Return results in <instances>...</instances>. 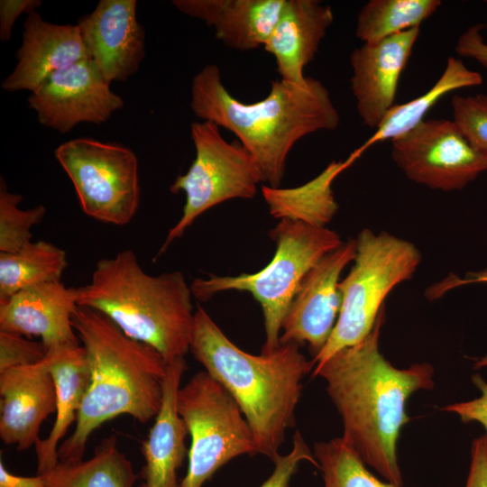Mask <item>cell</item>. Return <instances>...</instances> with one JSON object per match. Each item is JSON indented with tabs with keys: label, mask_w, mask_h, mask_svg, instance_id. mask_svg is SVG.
Returning <instances> with one entry per match:
<instances>
[{
	"label": "cell",
	"mask_w": 487,
	"mask_h": 487,
	"mask_svg": "<svg viewBox=\"0 0 487 487\" xmlns=\"http://www.w3.org/2000/svg\"><path fill=\"white\" fill-rule=\"evenodd\" d=\"M16 58L14 70L1 84L8 92H33L53 73L90 60L78 25L49 23L36 11L23 23Z\"/></svg>",
	"instance_id": "cell-18"
},
{
	"label": "cell",
	"mask_w": 487,
	"mask_h": 487,
	"mask_svg": "<svg viewBox=\"0 0 487 487\" xmlns=\"http://www.w3.org/2000/svg\"><path fill=\"white\" fill-rule=\"evenodd\" d=\"M299 348L287 343L271 353L249 354L197 304L189 352L234 399L253 431L258 454L272 463L286 431L295 426L302 381L315 366Z\"/></svg>",
	"instance_id": "cell-3"
},
{
	"label": "cell",
	"mask_w": 487,
	"mask_h": 487,
	"mask_svg": "<svg viewBox=\"0 0 487 487\" xmlns=\"http://www.w3.org/2000/svg\"><path fill=\"white\" fill-rule=\"evenodd\" d=\"M472 381L480 389L482 395L470 401L450 404L443 409L457 414L464 423H481L485 428L487 437V383L479 374L473 375Z\"/></svg>",
	"instance_id": "cell-33"
},
{
	"label": "cell",
	"mask_w": 487,
	"mask_h": 487,
	"mask_svg": "<svg viewBox=\"0 0 487 487\" xmlns=\"http://www.w3.org/2000/svg\"><path fill=\"white\" fill-rule=\"evenodd\" d=\"M480 282H487V268L478 271L468 272L463 279H460L455 275H453L452 277H447L442 281L430 287L427 292V296L430 299H435L441 297L446 292L453 289L454 288Z\"/></svg>",
	"instance_id": "cell-37"
},
{
	"label": "cell",
	"mask_w": 487,
	"mask_h": 487,
	"mask_svg": "<svg viewBox=\"0 0 487 487\" xmlns=\"http://www.w3.org/2000/svg\"><path fill=\"white\" fill-rule=\"evenodd\" d=\"M78 307L107 317L127 336L169 363L189 352L195 312L179 271L148 274L133 250L99 260L89 283L76 288Z\"/></svg>",
	"instance_id": "cell-5"
},
{
	"label": "cell",
	"mask_w": 487,
	"mask_h": 487,
	"mask_svg": "<svg viewBox=\"0 0 487 487\" xmlns=\"http://www.w3.org/2000/svg\"><path fill=\"white\" fill-rule=\"evenodd\" d=\"M190 135L196 157L188 171L170 187V192L182 191L186 196L182 215L170 229L157 257L204 212L227 200L253 198L264 181L253 154L239 141H225L215 123H192Z\"/></svg>",
	"instance_id": "cell-9"
},
{
	"label": "cell",
	"mask_w": 487,
	"mask_h": 487,
	"mask_svg": "<svg viewBox=\"0 0 487 487\" xmlns=\"http://www.w3.org/2000/svg\"><path fill=\"white\" fill-rule=\"evenodd\" d=\"M41 5V0H1L0 40L8 41L14 22L22 14H30Z\"/></svg>",
	"instance_id": "cell-35"
},
{
	"label": "cell",
	"mask_w": 487,
	"mask_h": 487,
	"mask_svg": "<svg viewBox=\"0 0 487 487\" xmlns=\"http://www.w3.org/2000/svg\"><path fill=\"white\" fill-rule=\"evenodd\" d=\"M47 355L56 386V417L48 436L40 438L34 446L38 474L48 473L59 463L58 446L76 422L90 380L88 359L83 345L48 351Z\"/></svg>",
	"instance_id": "cell-22"
},
{
	"label": "cell",
	"mask_w": 487,
	"mask_h": 487,
	"mask_svg": "<svg viewBox=\"0 0 487 487\" xmlns=\"http://www.w3.org/2000/svg\"><path fill=\"white\" fill-rule=\"evenodd\" d=\"M302 462H308L318 468V463L299 431L293 436L291 450L279 455L273 462L271 475L259 487H289L291 478Z\"/></svg>",
	"instance_id": "cell-32"
},
{
	"label": "cell",
	"mask_w": 487,
	"mask_h": 487,
	"mask_svg": "<svg viewBox=\"0 0 487 487\" xmlns=\"http://www.w3.org/2000/svg\"><path fill=\"white\" fill-rule=\"evenodd\" d=\"M49 358L0 372V438L18 451L35 446L41 427L56 412Z\"/></svg>",
	"instance_id": "cell-16"
},
{
	"label": "cell",
	"mask_w": 487,
	"mask_h": 487,
	"mask_svg": "<svg viewBox=\"0 0 487 487\" xmlns=\"http://www.w3.org/2000/svg\"><path fill=\"white\" fill-rule=\"evenodd\" d=\"M276 243L271 261L254 273L238 276L197 278L191 285L192 295L207 301L225 290L248 291L260 303L265 333L261 353H271L280 345L284 317L306 274L327 253L344 242L326 227L314 226L292 220H280L270 231Z\"/></svg>",
	"instance_id": "cell-6"
},
{
	"label": "cell",
	"mask_w": 487,
	"mask_h": 487,
	"mask_svg": "<svg viewBox=\"0 0 487 487\" xmlns=\"http://www.w3.org/2000/svg\"><path fill=\"white\" fill-rule=\"evenodd\" d=\"M482 84V75L468 69L459 59L449 57L440 78L423 95L401 105H395L380 125L351 155L357 160L367 149L380 142L392 140L415 128L425 119L426 114L445 95L464 87Z\"/></svg>",
	"instance_id": "cell-24"
},
{
	"label": "cell",
	"mask_w": 487,
	"mask_h": 487,
	"mask_svg": "<svg viewBox=\"0 0 487 487\" xmlns=\"http://www.w3.org/2000/svg\"><path fill=\"white\" fill-rule=\"evenodd\" d=\"M74 329L85 347L90 380L72 434L59 446V461L83 459L92 433L105 422L128 415L145 424L159 413L167 362L152 346L136 341L107 317L78 307Z\"/></svg>",
	"instance_id": "cell-4"
},
{
	"label": "cell",
	"mask_w": 487,
	"mask_h": 487,
	"mask_svg": "<svg viewBox=\"0 0 487 487\" xmlns=\"http://www.w3.org/2000/svg\"><path fill=\"white\" fill-rule=\"evenodd\" d=\"M453 121L471 146L487 160V95H455Z\"/></svg>",
	"instance_id": "cell-30"
},
{
	"label": "cell",
	"mask_w": 487,
	"mask_h": 487,
	"mask_svg": "<svg viewBox=\"0 0 487 487\" xmlns=\"http://www.w3.org/2000/svg\"><path fill=\"white\" fill-rule=\"evenodd\" d=\"M68 265L65 251L42 240L15 253H0V302L23 289L61 281Z\"/></svg>",
	"instance_id": "cell-26"
},
{
	"label": "cell",
	"mask_w": 487,
	"mask_h": 487,
	"mask_svg": "<svg viewBox=\"0 0 487 487\" xmlns=\"http://www.w3.org/2000/svg\"><path fill=\"white\" fill-rule=\"evenodd\" d=\"M464 487H487V437L473 441L471 463Z\"/></svg>",
	"instance_id": "cell-36"
},
{
	"label": "cell",
	"mask_w": 487,
	"mask_h": 487,
	"mask_svg": "<svg viewBox=\"0 0 487 487\" xmlns=\"http://www.w3.org/2000/svg\"><path fill=\"white\" fill-rule=\"evenodd\" d=\"M334 21L332 8L317 0H286L264 50L276 61L280 78L302 84L311 62Z\"/></svg>",
	"instance_id": "cell-20"
},
{
	"label": "cell",
	"mask_w": 487,
	"mask_h": 487,
	"mask_svg": "<svg viewBox=\"0 0 487 487\" xmlns=\"http://www.w3.org/2000/svg\"><path fill=\"white\" fill-rule=\"evenodd\" d=\"M484 24L468 27L458 38L455 51L458 55L476 60L487 69V43L481 31Z\"/></svg>",
	"instance_id": "cell-34"
},
{
	"label": "cell",
	"mask_w": 487,
	"mask_h": 487,
	"mask_svg": "<svg viewBox=\"0 0 487 487\" xmlns=\"http://www.w3.org/2000/svg\"><path fill=\"white\" fill-rule=\"evenodd\" d=\"M43 475L46 487H133L137 479L131 461L117 446L114 435L102 439L90 458L59 461Z\"/></svg>",
	"instance_id": "cell-25"
},
{
	"label": "cell",
	"mask_w": 487,
	"mask_h": 487,
	"mask_svg": "<svg viewBox=\"0 0 487 487\" xmlns=\"http://www.w3.org/2000/svg\"><path fill=\"white\" fill-rule=\"evenodd\" d=\"M286 0H173L182 14L203 21L229 48L263 47Z\"/></svg>",
	"instance_id": "cell-21"
},
{
	"label": "cell",
	"mask_w": 487,
	"mask_h": 487,
	"mask_svg": "<svg viewBox=\"0 0 487 487\" xmlns=\"http://www.w3.org/2000/svg\"><path fill=\"white\" fill-rule=\"evenodd\" d=\"M355 242L354 265L339 282L340 313L327 343L312 359L315 366L363 340L372 330L387 296L411 279L422 259L412 243L387 232L364 228Z\"/></svg>",
	"instance_id": "cell-7"
},
{
	"label": "cell",
	"mask_w": 487,
	"mask_h": 487,
	"mask_svg": "<svg viewBox=\"0 0 487 487\" xmlns=\"http://www.w3.org/2000/svg\"><path fill=\"white\" fill-rule=\"evenodd\" d=\"M391 158L410 180L442 191L462 189L487 170V160L447 119L424 120L392 139Z\"/></svg>",
	"instance_id": "cell-11"
},
{
	"label": "cell",
	"mask_w": 487,
	"mask_h": 487,
	"mask_svg": "<svg viewBox=\"0 0 487 487\" xmlns=\"http://www.w3.org/2000/svg\"><path fill=\"white\" fill-rule=\"evenodd\" d=\"M46 355L47 350L41 342L0 331V372L14 367L37 363Z\"/></svg>",
	"instance_id": "cell-31"
},
{
	"label": "cell",
	"mask_w": 487,
	"mask_h": 487,
	"mask_svg": "<svg viewBox=\"0 0 487 487\" xmlns=\"http://www.w3.org/2000/svg\"><path fill=\"white\" fill-rule=\"evenodd\" d=\"M189 106L202 121L233 133L257 161L263 180L280 188L286 161L295 143L318 131L337 128L339 113L328 89L311 77L302 84L271 82L268 95L244 103L225 87L219 68L205 66L191 83Z\"/></svg>",
	"instance_id": "cell-2"
},
{
	"label": "cell",
	"mask_w": 487,
	"mask_h": 487,
	"mask_svg": "<svg viewBox=\"0 0 487 487\" xmlns=\"http://www.w3.org/2000/svg\"><path fill=\"white\" fill-rule=\"evenodd\" d=\"M418 34L419 28L409 29L352 51L351 90L358 115L370 129L375 130L395 106L399 79Z\"/></svg>",
	"instance_id": "cell-15"
},
{
	"label": "cell",
	"mask_w": 487,
	"mask_h": 487,
	"mask_svg": "<svg viewBox=\"0 0 487 487\" xmlns=\"http://www.w3.org/2000/svg\"><path fill=\"white\" fill-rule=\"evenodd\" d=\"M23 197L10 192L0 178V253H15L32 242L31 229L46 215L43 205L22 209Z\"/></svg>",
	"instance_id": "cell-29"
},
{
	"label": "cell",
	"mask_w": 487,
	"mask_h": 487,
	"mask_svg": "<svg viewBox=\"0 0 487 487\" xmlns=\"http://www.w3.org/2000/svg\"><path fill=\"white\" fill-rule=\"evenodd\" d=\"M187 369L185 358L167 363L161 409L148 436L141 443L144 457L139 487H180L178 471L188 456L187 427L177 411L176 400Z\"/></svg>",
	"instance_id": "cell-19"
},
{
	"label": "cell",
	"mask_w": 487,
	"mask_h": 487,
	"mask_svg": "<svg viewBox=\"0 0 487 487\" xmlns=\"http://www.w3.org/2000/svg\"><path fill=\"white\" fill-rule=\"evenodd\" d=\"M78 307L76 288L62 281L36 285L0 302V331L39 336L47 352L78 346L72 323Z\"/></svg>",
	"instance_id": "cell-17"
},
{
	"label": "cell",
	"mask_w": 487,
	"mask_h": 487,
	"mask_svg": "<svg viewBox=\"0 0 487 487\" xmlns=\"http://www.w3.org/2000/svg\"><path fill=\"white\" fill-rule=\"evenodd\" d=\"M176 407L190 436L180 487H202L232 459L258 454L253 431L231 394L206 371L179 389Z\"/></svg>",
	"instance_id": "cell-8"
},
{
	"label": "cell",
	"mask_w": 487,
	"mask_h": 487,
	"mask_svg": "<svg viewBox=\"0 0 487 487\" xmlns=\"http://www.w3.org/2000/svg\"><path fill=\"white\" fill-rule=\"evenodd\" d=\"M355 254V239L348 240L306 274L284 317L280 344H306L313 358L320 353L340 313V275Z\"/></svg>",
	"instance_id": "cell-13"
},
{
	"label": "cell",
	"mask_w": 487,
	"mask_h": 487,
	"mask_svg": "<svg viewBox=\"0 0 487 487\" xmlns=\"http://www.w3.org/2000/svg\"><path fill=\"white\" fill-rule=\"evenodd\" d=\"M40 124L61 133L80 123L100 124L124 106L91 60L53 73L28 97Z\"/></svg>",
	"instance_id": "cell-12"
},
{
	"label": "cell",
	"mask_w": 487,
	"mask_h": 487,
	"mask_svg": "<svg viewBox=\"0 0 487 487\" xmlns=\"http://www.w3.org/2000/svg\"><path fill=\"white\" fill-rule=\"evenodd\" d=\"M135 0H101L77 24L89 59L108 82L125 81L145 56V32Z\"/></svg>",
	"instance_id": "cell-14"
},
{
	"label": "cell",
	"mask_w": 487,
	"mask_h": 487,
	"mask_svg": "<svg viewBox=\"0 0 487 487\" xmlns=\"http://www.w3.org/2000/svg\"><path fill=\"white\" fill-rule=\"evenodd\" d=\"M54 155L87 216L115 225L131 222L141 189L138 160L130 148L84 137L61 143Z\"/></svg>",
	"instance_id": "cell-10"
},
{
	"label": "cell",
	"mask_w": 487,
	"mask_h": 487,
	"mask_svg": "<svg viewBox=\"0 0 487 487\" xmlns=\"http://www.w3.org/2000/svg\"><path fill=\"white\" fill-rule=\"evenodd\" d=\"M0 487H46L43 474L20 476L7 471L3 461L0 462Z\"/></svg>",
	"instance_id": "cell-38"
},
{
	"label": "cell",
	"mask_w": 487,
	"mask_h": 487,
	"mask_svg": "<svg viewBox=\"0 0 487 487\" xmlns=\"http://www.w3.org/2000/svg\"><path fill=\"white\" fill-rule=\"evenodd\" d=\"M313 454L322 473L324 487H398L372 474L342 436L316 443Z\"/></svg>",
	"instance_id": "cell-28"
},
{
	"label": "cell",
	"mask_w": 487,
	"mask_h": 487,
	"mask_svg": "<svg viewBox=\"0 0 487 487\" xmlns=\"http://www.w3.org/2000/svg\"><path fill=\"white\" fill-rule=\"evenodd\" d=\"M354 161H332L316 178L296 188L262 186V194L270 214L280 220H292L326 227L338 209L332 184L335 179Z\"/></svg>",
	"instance_id": "cell-23"
},
{
	"label": "cell",
	"mask_w": 487,
	"mask_h": 487,
	"mask_svg": "<svg viewBox=\"0 0 487 487\" xmlns=\"http://www.w3.org/2000/svg\"><path fill=\"white\" fill-rule=\"evenodd\" d=\"M383 322L384 308L363 340L315 366L312 376L326 381L343 439L386 482L401 487L397 442L409 421L406 402L413 392L434 387V369L427 363L398 369L387 361L379 350Z\"/></svg>",
	"instance_id": "cell-1"
},
{
	"label": "cell",
	"mask_w": 487,
	"mask_h": 487,
	"mask_svg": "<svg viewBox=\"0 0 487 487\" xmlns=\"http://www.w3.org/2000/svg\"><path fill=\"white\" fill-rule=\"evenodd\" d=\"M440 5V0H371L358 14L356 37L372 43L419 28Z\"/></svg>",
	"instance_id": "cell-27"
}]
</instances>
